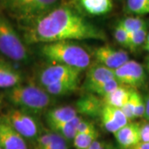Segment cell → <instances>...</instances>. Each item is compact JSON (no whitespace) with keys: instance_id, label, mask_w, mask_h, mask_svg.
<instances>
[{"instance_id":"1","label":"cell","mask_w":149,"mask_h":149,"mask_svg":"<svg viewBox=\"0 0 149 149\" xmlns=\"http://www.w3.org/2000/svg\"><path fill=\"white\" fill-rule=\"evenodd\" d=\"M27 45L61 41H106L105 33L66 6L53 8L32 21L22 23Z\"/></svg>"},{"instance_id":"2","label":"cell","mask_w":149,"mask_h":149,"mask_svg":"<svg viewBox=\"0 0 149 149\" xmlns=\"http://www.w3.org/2000/svg\"><path fill=\"white\" fill-rule=\"evenodd\" d=\"M3 97L12 107L40 115L50 109L55 103L54 96L51 95L42 86L36 82L24 83L5 89Z\"/></svg>"},{"instance_id":"3","label":"cell","mask_w":149,"mask_h":149,"mask_svg":"<svg viewBox=\"0 0 149 149\" xmlns=\"http://www.w3.org/2000/svg\"><path fill=\"white\" fill-rule=\"evenodd\" d=\"M40 54L51 63L65 65L81 70L91 65L90 53L72 41L42 43L40 47Z\"/></svg>"},{"instance_id":"4","label":"cell","mask_w":149,"mask_h":149,"mask_svg":"<svg viewBox=\"0 0 149 149\" xmlns=\"http://www.w3.org/2000/svg\"><path fill=\"white\" fill-rule=\"evenodd\" d=\"M0 54L15 63L25 65L31 61V54L22 35L11 22L2 15H0Z\"/></svg>"},{"instance_id":"5","label":"cell","mask_w":149,"mask_h":149,"mask_svg":"<svg viewBox=\"0 0 149 149\" xmlns=\"http://www.w3.org/2000/svg\"><path fill=\"white\" fill-rule=\"evenodd\" d=\"M59 0H3L7 10L21 23L32 21L55 8Z\"/></svg>"},{"instance_id":"6","label":"cell","mask_w":149,"mask_h":149,"mask_svg":"<svg viewBox=\"0 0 149 149\" xmlns=\"http://www.w3.org/2000/svg\"><path fill=\"white\" fill-rule=\"evenodd\" d=\"M3 115L17 133L32 143L43 131L37 116L30 113L12 107Z\"/></svg>"},{"instance_id":"7","label":"cell","mask_w":149,"mask_h":149,"mask_svg":"<svg viewBox=\"0 0 149 149\" xmlns=\"http://www.w3.org/2000/svg\"><path fill=\"white\" fill-rule=\"evenodd\" d=\"M83 70L65 65L51 63L43 66L36 74V83L45 87L56 82L69 79H80Z\"/></svg>"},{"instance_id":"8","label":"cell","mask_w":149,"mask_h":149,"mask_svg":"<svg viewBox=\"0 0 149 149\" xmlns=\"http://www.w3.org/2000/svg\"><path fill=\"white\" fill-rule=\"evenodd\" d=\"M115 79L121 84L131 88H139L145 83L146 74L143 66L133 60L114 70Z\"/></svg>"},{"instance_id":"9","label":"cell","mask_w":149,"mask_h":149,"mask_svg":"<svg viewBox=\"0 0 149 149\" xmlns=\"http://www.w3.org/2000/svg\"><path fill=\"white\" fill-rule=\"evenodd\" d=\"M94 57L96 62L104 65L112 70H116L129 60L127 52L118 50L110 46H102L94 51Z\"/></svg>"},{"instance_id":"10","label":"cell","mask_w":149,"mask_h":149,"mask_svg":"<svg viewBox=\"0 0 149 149\" xmlns=\"http://www.w3.org/2000/svg\"><path fill=\"white\" fill-rule=\"evenodd\" d=\"M0 148L2 149H28L27 140L13 128L4 115L0 117Z\"/></svg>"},{"instance_id":"11","label":"cell","mask_w":149,"mask_h":149,"mask_svg":"<svg viewBox=\"0 0 149 149\" xmlns=\"http://www.w3.org/2000/svg\"><path fill=\"white\" fill-rule=\"evenodd\" d=\"M102 125L109 133H114L130 122L120 108L104 104L100 113Z\"/></svg>"},{"instance_id":"12","label":"cell","mask_w":149,"mask_h":149,"mask_svg":"<svg viewBox=\"0 0 149 149\" xmlns=\"http://www.w3.org/2000/svg\"><path fill=\"white\" fill-rule=\"evenodd\" d=\"M104 101L101 97L94 93L88 92V94L81 96L75 103V109L80 115L90 118H98L100 116Z\"/></svg>"},{"instance_id":"13","label":"cell","mask_w":149,"mask_h":149,"mask_svg":"<svg viewBox=\"0 0 149 149\" xmlns=\"http://www.w3.org/2000/svg\"><path fill=\"white\" fill-rule=\"evenodd\" d=\"M23 74L3 56H0V89H8L23 82Z\"/></svg>"},{"instance_id":"14","label":"cell","mask_w":149,"mask_h":149,"mask_svg":"<svg viewBox=\"0 0 149 149\" xmlns=\"http://www.w3.org/2000/svg\"><path fill=\"white\" fill-rule=\"evenodd\" d=\"M115 79L114 70L107 67L104 65L96 62L93 65L88 67L86 72L84 88L87 91L92 86L101 84L108 80Z\"/></svg>"},{"instance_id":"15","label":"cell","mask_w":149,"mask_h":149,"mask_svg":"<svg viewBox=\"0 0 149 149\" xmlns=\"http://www.w3.org/2000/svg\"><path fill=\"white\" fill-rule=\"evenodd\" d=\"M77 115L78 113L74 107L63 105L48 109L44 113V118L47 126L51 129L63 123L69 121Z\"/></svg>"},{"instance_id":"16","label":"cell","mask_w":149,"mask_h":149,"mask_svg":"<svg viewBox=\"0 0 149 149\" xmlns=\"http://www.w3.org/2000/svg\"><path fill=\"white\" fill-rule=\"evenodd\" d=\"M139 123L130 121L113 133L119 148H127L140 142Z\"/></svg>"},{"instance_id":"17","label":"cell","mask_w":149,"mask_h":149,"mask_svg":"<svg viewBox=\"0 0 149 149\" xmlns=\"http://www.w3.org/2000/svg\"><path fill=\"white\" fill-rule=\"evenodd\" d=\"M80 8L91 16H103L113 9L112 0H77Z\"/></svg>"},{"instance_id":"18","label":"cell","mask_w":149,"mask_h":149,"mask_svg":"<svg viewBox=\"0 0 149 149\" xmlns=\"http://www.w3.org/2000/svg\"><path fill=\"white\" fill-rule=\"evenodd\" d=\"M80 79H69L43 87L52 96H65L74 93L79 88Z\"/></svg>"},{"instance_id":"19","label":"cell","mask_w":149,"mask_h":149,"mask_svg":"<svg viewBox=\"0 0 149 149\" xmlns=\"http://www.w3.org/2000/svg\"><path fill=\"white\" fill-rule=\"evenodd\" d=\"M131 89V87L126 85H119L114 91L102 98L104 104L121 109L128 101Z\"/></svg>"},{"instance_id":"20","label":"cell","mask_w":149,"mask_h":149,"mask_svg":"<svg viewBox=\"0 0 149 149\" xmlns=\"http://www.w3.org/2000/svg\"><path fill=\"white\" fill-rule=\"evenodd\" d=\"M81 119H82V117L80 115H77L74 118L70 119L67 122L63 123L60 125H57L54 128H51V130L60 134L61 137H63L68 142H70V141L73 142V139H74V137L77 133L78 125L81 121Z\"/></svg>"},{"instance_id":"21","label":"cell","mask_w":149,"mask_h":149,"mask_svg":"<svg viewBox=\"0 0 149 149\" xmlns=\"http://www.w3.org/2000/svg\"><path fill=\"white\" fill-rule=\"evenodd\" d=\"M125 10L129 14L142 16L149 13L148 0H126Z\"/></svg>"},{"instance_id":"22","label":"cell","mask_w":149,"mask_h":149,"mask_svg":"<svg viewBox=\"0 0 149 149\" xmlns=\"http://www.w3.org/2000/svg\"><path fill=\"white\" fill-rule=\"evenodd\" d=\"M99 132L95 129L89 133H76L73 139V145L75 149H86L93 142L99 138Z\"/></svg>"},{"instance_id":"23","label":"cell","mask_w":149,"mask_h":149,"mask_svg":"<svg viewBox=\"0 0 149 149\" xmlns=\"http://www.w3.org/2000/svg\"><path fill=\"white\" fill-rule=\"evenodd\" d=\"M119 85H121V84L116 79H113V80L103 82L101 84H99L95 86H92L91 88H89L87 91L94 93L100 97L103 98V97L106 96L107 95H109V93H111L113 91H114Z\"/></svg>"},{"instance_id":"24","label":"cell","mask_w":149,"mask_h":149,"mask_svg":"<svg viewBox=\"0 0 149 149\" xmlns=\"http://www.w3.org/2000/svg\"><path fill=\"white\" fill-rule=\"evenodd\" d=\"M124 29H126L129 34L138 31L139 29L147 26V23L144 19L140 17H123L118 22Z\"/></svg>"},{"instance_id":"25","label":"cell","mask_w":149,"mask_h":149,"mask_svg":"<svg viewBox=\"0 0 149 149\" xmlns=\"http://www.w3.org/2000/svg\"><path fill=\"white\" fill-rule=\"evenodd\" d=\"M148 27H143L136 32L130 33L129 37V43H128V48L131 51L137 50L139 47L143 46L146 42V39L148 37Z\"/></svg>"},{"instance_id":"26","label":"cell","mask_w":149,"mask_h":149,"mask_svg":"<svg viewBox=\"0 0 149 149\" xmlns=\"http://www.w3.org/2000/svg\"><path fill=\"white\" fill-rule=\"evenodd\" d=\"M139 94V92L134 88H132L128 101L126 102V104L121 108V109L124 113V114L126 115V117L128 118L129 121H133L135 119L134 109H135V104H136V100H137Z\"/></svg>"},{"instance_id":"27","label":"cell","mask_w":149,"mask_h":149,"mask_svg":"<svg viewBox=\"0 0 149 149\" xmlns=\"http://www.w3.org/2000/svg\"><path fill=\"white\" fill-rule=\"evenodd\" d=\"M113 36H114V38H115L116 42L119 45H121L122 47H128V43H129L130 34L118 22L117 25L115 26V28H114V34H113Z\"/></svg>"},{"instance_id":"28","label":"cell","mask_w":149,"mask_h":149,"mask_svg":"<svg viewBox=\"0 0 149 149\" xmlns=\"http://www.w3.org/2000/svg\"><path fill=\"white\" fill-rule=\"evenodd\" d=\"M42 149H70L69 142L57 133L53 141Z\"/></svg>"},{"instance_id":"29","label":"cell","mask_w":149,"mask_h":149,"mask_svg":"<svg viewBox=\"0 0 149 149\" xmlns=\"http://www.w3.org/2000/svg\"><path fill=\"white\" fill-rule=\"evenodd\" d=\"M144 113H145V101L141 95L139 94L136 100V104L134 109V117L135 118H143L144 116Z\"/></svg>"},{"instance_id":"30","label":"cell","mask_w":149,"mask_h":149,"mask_svg":"<svg viewBox=\"0 0 149 149\" xmlns=\"http://www.w3.org/2000/svg\"><path fill=\"white\" fill-rule=\"evenodd\" d=\"M140 132V142L149 143V122L145 120L140 123L139 126Z\"/></svg>"},{"instance_id":"31","label":"cell","mask_w":149,"mask_h":149,"mask_svg":"<svg viewBox=\"0 0 149 149\" xmlns=\"http://www.w3.org/2000/svg\"><path fill=\"white\" fill-rule=\"evenodd\" d=\"M96 129L95 124L89 120H85V119H81V121L78 125L77 128V133H89L93 130Z\"/></svg>"},{"instance_id":"32","label":"cell","mask_w":149,"mask_h":149,"mask_svg":"<svg viewBox=\"0 0 149 149\" xmlns=\"http://www.w3.org/2000/svg\"><path fill=\"white\" fill-rule=\"evenodd\" d=\"M119 149H149V143L139 142V143L135 144L127 148H119Z\"/></svg>"},{"instance_id":"33","label":"cell","mask_w":149,"mask_h":149,"mask_svg":"<svg viewBox=\"0 0 149 149\" xmlns=\"http://www.w3.org/2000/svg\"><path fill=\"white\" fill-rule=\"evenodd\" d=\"M144 101H145V113H144L143 118H145V120L149 122V95L145 98Z\"/></svg>"},{"instance_id":"34","label":"cell","mask_w":149,"mask_h":149,"mask_svg":"<svg viewBox=\"0 0 149 149\" xmlns=\"http://www.w3.org/2000/svg\"><path fill=\"white\" fill-rule=\"evenodd\" d=\"M104 141L96 139L95 141L93 142L86 149H100V148L102 147V145L104 144Z\"/></svg>"},{"instance_id":"35","label":"cell","mask_w":149,"mask_h":149,"mask_svg":"<svg viewBox=\"0 0 149 149\" xmlns=\"http://www.w3.org/2000/svg\"><path fill=\"white\" fill-rule=\"evenodd\" d=\"M111 145L112 144L108 143H106V142H104V144L102 145V147L100 148V149H109L110 148V147H111Z\"/></svg>"},{"instance_id":"36","label":"cell","mask_w":149,"mask_h":149,"mask_svg":"<svg viewBox=\"0 0 149 149\" xmlns=\"http://www.w3.org/2000/svg\"><path fill=\"white\" fill-rule=\"evenodd\" d=\"M143 49L145 50V51H147V52L149 53V43H148V44H144Z\"/></svg>"},{"instance_id":"37","label":"cell","mask_w":149,"mask_h":149,"mask_svg":"<svg viewBox=\"0 0 149 149\" xmlns=\"http://www.w3.org/2000/svg\"><path fill=\"white\" fill-rule=\"evenodd\" d=\"M148 43H149V32L148 33V37H147V39H146V42H145V44H148Z\"/></svg>"},{"instance_id":"38","label":"cell","mask_w":149,"mask_h":149,"mask_svg":"<svg viewBox=\"0 0 149 149\" xmlns=\"http://www.w3.org/2000/svg\"><path fill=\"white\" fill-rule=\"evenodd\" d=\"M109 149H119V148H115V147H113V145H111V147H110V148Z\"/></svg>"},{"instance_id":"39","label":"cell","mask_w":149,"mask_h":149,"mask_svg":"<svg viewBox=\"0 0 149 149\" xmlns=\"http://www.w3.org/2000/svg\"><path fill=\"white\" fill-rule=\"evenodd\" d=\"M148 66H149V61H148Z\"/></svg>"},{"instance_id":"40","label":"cell","mask_w":149,"mask_h":149,"mask_svg":"<svg viewBox=\"0 0 149 149\" xmlns=\"http://www.w3.org/2000/svg\"><path fill=\"white\" fill-rule=\"evenodd\" d=\"M148 70H149V66H148Z\"/></svg>"},{"instance_id":"41","label":"cell","mask_w":149,"mask_h":149,"mask_svg":"<svg viewBox=\"0 0 149 149\" xmlns=\"http://www.w3.org/2000/svg\"><path fill=\"white\" fill-rule=\"evenodd\" d=\"M0 149H2V148H0Z\"/></svg>"},{"instance_id":"42","label":"cell","mask_w":149,"mask_h":149,"mask_svg":"<svg viewBox=\"0 0 149 149\" xmlns=\"http://www.w3.org/2000/svg\"><path fill=\"white\" fill-rule=\"evenodd\" d=\"M148 1H149V0H148Z\"/></svg>"}]
</instances>
